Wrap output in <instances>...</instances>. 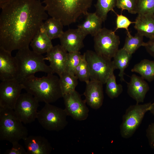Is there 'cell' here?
Returning a JSON list of instances; mask_svg holds the SVG:
<instances>
[{
    "mask_svg": "<svg viewBox=\"0 0 154 154\" xmlns=\"http://www.w3.org/2000/svg\"><path fill=\"white\" fill-rule=\"evenodd\" d=\"M0 47L11 52L28 47L48 16L40 0H11L0 5Z\"/></svg>",
    "mask_w": 154,
    "mask_h": 154,
    "instance_id": "6da1fadb",
    "label": "cell"
},
{
    "mask_svg": "<svg viewBox=\"0 0 154 154\" xmlns=\"http://www.w3.org/2000/svg\"><path fill=\"white\" fill-rule=\"evenodd\" d=\"M93 0H43L45 10L51 17L60 20L64 26L86 15Z\"/></svg>",
    "mask_w": 154,
    "mask_h": 154,
    "instance_id": "7a4b0ae2",
    "label": "cell"
},
{
    "mask_svg": "<svg viewBox=\"0 0 154 154\" xmlns=\"http://www.w3.org/2000/svg\"><path fill=\"white\" fill-rule=\"evenodd\" d=\"M22 83L24 89L39 102L50 104L63 97L59 78L53 73L40 78L31 76Z\"/></svg>",
    "mask_w": 154,
    "mask_h": 154,
    "instance_id": "3957f363",
    "label": "cell"
},
{
    "mask_svg": "<svg viewBox=\"0 0 154 154\" xmlns=\"http://www.w3.org/2000/svg\"><path fill=\"white\" fill-rule=\"evenodd\" d=\"M15 57L18 68L17 79L21 83L38 72L54 74L49 66L46 64L42 54L31 50L29 47L18 50Z\"/></svg>",
    "mask_w": 154,
    "mask_h": 154,
    "instance_id": "277c9868",
    "label": "cell"
},
{
    "mask_svg": "<svg viewBox=\"0 0 154 154\" xmlns=\"http://www.w3.org/2000/svg\"><path fill=\"white\" fill-rule=\"evenodd\" d=\"M15 114L13 109L0 107V139L12 143L24 140L28 130Z\"/></svg>",
    "mask_w": 154,
    "mask_h": 154,
    "instance_id": "5b68a950",
    "label": "cell"
},
{
    "mask_svg": "<svg viewBox=\"0 0 154 154\" xmlns=\"http://www.w3.org/2000/svg\"><path fill=\"white\" fill-rule=\"evenodd\" d=\"M67 116L64 109L50 103H45L38 111L37 119L45 129L58 131L64 129L68 124Z\"/></svg>",
    "mask_w": 154,
    "mask_h": 154,
    "instance_id": "8992f818",
    "label": "cell"
},
{
    "mask_svg": "<svg viewBox=\"0 0 154 154\" xmlns=\"http://www.w3.org/2000/svg\"><path fill=\"white\" fill-rule=\"evenodd\" d=\"M84 53L90 74V80L105 84L108 78L114 73L112 61L91 50H87Z\"/></svg>",
    "mask_w": 154,
    "mask_h": 154,
    "instance_id": "52a82bcc",
    "label": "cell"
},
{
    "mask_svg": "<svg viewBox=\"0 0 154 154\" xmlns=\"http://www.w3.org/2000/svg\"><path fill=\"white\" fill-rule=\"evenodd\" d=\"M151 103L137 104L130 106L122 117L120 125L121 136L124 138L131 137L141 123L146 113L149 111Z\"/></svg>",
    "mask_w": 154,
    "mask_h": 154,
    "instance_id": "ba28073f",
    "label": "cell"
},
{
    "mask_svg": "<svg viewBox=\"0 0 154 154\" xmlns=\"http://www.w3.org/2000/svg\"><path fill=\"white\" fill-rule=\"evenodd\" d=\"M94 37L95 52L111 60L119 49V37L114 31L103 28Z\"/></svg>",
    "mask_w": 154,
    "mask_h": 154,
    "instance_id": "9c48e42d",
    "label": "cell"
},
{
    "mask_svg": "<svg viewBox=\"0 0 154 154\" xmlns=\"http://www.w3.org/2000/svg\"><path fill=\"white\" fill-rule=\"evenodd\" d=\"M38 101L30 94H21L13 109L18 118L24 124L31 123L37 119Z\"/></svg>",
    "mask_w": 154,
    "mask_h": 154,
    "instance_id": "30bf717a",
    "label": "cell"
},
{
    "mask_svg": "<svg viewBox=\"0 0 154 154\" xmlns=\"http://www.w3.org/2000/svg\"><path fill=\"white\" fill-rule=\"evenodd\" d=\"M64 110L68 116L79 121L86 119L88 117L89 110L85 100H83L80 94L76 90L64 95L63 97Z\"/></svg>",
    "mask_w": 154,
    "mask_h": 154,
    "instance_id": "8fae6325",
    "label": "cell"
},
{
    "mask_svg": "<svg viewBox=\"0 0 154 154\" xmlns=\"http://www.w3.org/2000/svg\"><path fill=\"white\" fill-rule=\"evenodd\" d=\"M23 89L24 87L22 83L16 79L1 81L0 107L14 109Z\"/></svg>",
    "mask_w": 154,
    "mask_h": 154,
    "instance_id": "7c38bea8",
    "label": "cell"
},
{
    "mask_svg": "<svg viewBox=\"0 0 154 154\" xmlns=\"http://www.w3.org/2000/svg\"><path fill=\"white\" fill-rule=\"evenodd\" d=\"M11 52L0 47V80L1 81L17 79L18 64Z\"/></svg>",
    "mask_w": 154,
    "mask_h": 154,
    "instance_id": "4fadbf2b",
    "label": "cell"
},
{
    "mask_svg": "<svg viewBox=\"0 0 154 154\" xmlns=\"http://www.w3.org/2000/svg\"><path fill=\"white\" fill-rule=\"evenodd\" d=\"M86 36L78 28L69 29L59 38L60 44L68 52L79 51L84 46Z\"/></svg>",
    "mask_w": 154,
    "mask_h": 154,
    "instance_id": "5bb4252c",
    "label": "cell"
},
{
    "mask_svg": "<svg viewBox=\"0 0 154 154\" xmlns=\"http://www.w3.org/2000/svg\"><path fill=\"white\" fill-rule=\"evenodd\" d=\"M68 53L60 44H58L53 46L44 57V60L49 62V66L54 73L57 74L59 76L65 72Z\"/></svg>",
    "mask_w": 154,
    "mask_h": 154,
    "instance_id": "9a60e30c",
    "label": "cell"
},
{
    "mask_svg": "<svg viewBox=\"0 0 154 154\" xmlns=\"http://www.w3.org/2000/svg\"><path fill=\"white\" fill-rule=\"evenodd\" d=\"M86 84L84 95L86 103L92 108L98 109L103 102V84L98 81L91 80Z\"/></svg>",
    "mask_w": 154,
    "mask_h": 154,
    "instance_id": "2e32d148",
    "label": "cell"
},
{
    "mask_svg": "<svg viewBox=\"0 0 154 154\" xmlns=\"http://www.w3.org/2000/svg\"><path fill=\"white\" fill-rule=\"evenodd\" d=\"M127 84V93L136 102L137 104L143 102L147 92L149 89V85L141 76L133 74Z\"/></svg>",
    "mask_w": 154,
    "mask_h": 154,
    "instance_id": "e0dca14e",
    "label": "cell"
},
{
    "mask_svg": "<svg viewBox=\"0 0 154 154\" xmlns=\"http://www.w3.org/2000/svg\"><path fill=\"white\" fill-rule=\"evenodd\" d=\"M23 140L27 154H49L52 151L50 143L44 137L30 135Z\"/></svg>",
    "mask_w": 154,
    "mask_h": 154,
    "instance_id": "ac0fdd59",
    "label": "cell"
},
{
    "mask_svg": "<svg viewBox=\"0 0 154 154\" xmlns=\"http://www.w3.org/2000/svg\"><path fill=\"white\" fill-rule=\"evenodd\" d=\"M135 22L137 33L149 39L154 38V13L138 14Z\"/></svg>",
    "mask_w": 154,
    "mask_h": 154,
    "instance_id": "d6986e66",
    "label": "cell"
},
{
    "mask_svg": "<svg viewBox=\"0 0 154 154\" xmlns=\"http://www.w3.org/2000/svg\"><path fill=\"white\" fill-rule=\"evenodd\" d=\"M51 40L47 35L43 24L32 40L30 45L33 51L42 54L47 53L53 47Z\"/></svg>",
    "mask_w": 154,
    "mask_h": 154,
    "instance_id": "ffe728a7",
    "label": "cell"
},
{
    "mask_svg": "<svg viewBox=\"0 0 154 154\" xmlns=\"http://www.w3.org/2000/svg\"><path fill=\"white\" fill-rule=\"evenodd\" d=\"M86 15L84 21L77 28L86 36L90 35L94 37L102 29L103 22L95 12H88Z\"/></svg>",
    "mask_w": 154,
    "mask_h": 154,
    "instance_id": "44dd1931",
    "label": "cell"
},
{
    "mask_svg": "<svg viewBox=\"0 0 154 154\" xmlns=\"http://www.w3.org/2000/svg\"><path fill=\"white\" fill-rule=\"evenodd\" d=\"M132 55L122 48L118 50L113 58L112 62L114 68V70H119L118 76L121 82H126L124 78L125 74L124 70L129 65Z\"/></svg>",
    "mask_w": 154,
    "mask_h": 154,
    "instance_id": "7402d4cb",
    "label": "cell"
},
{
    "mask_svg": "<svg viewBox=\"0 0 154 154\" xmlns=\"http://www.w3.org/2000/svg\"><path fill=\"white\" fill-rule=\"evenodd\" d=\"M131 71L138 73L144 80L151 82L154 80V60H143L135 64Z\"/></svg>",
    "mask_w": 154,
    "mask_h": 154,
    "instance_id": "603a6c76",
    "label": "cell"
},
{
    "mask_svg": "<svg viewBox=\"0 0 154 154\" xmlns=\"http://www.w3.org/2000/svg\"><path fill=\"white\" fill-rule=\"evenodd\" d=\"M46 33L52 40L59 38L63 33V25L59 20L51 17L43 24Z\"/></svg>",
    "mask_w": 154,
    "mask_h": 154,
    "instance_id": "cb8c5ba5",
    "label": "cell"
},
{
    "mask_svg": "<svg viewBox=\"0 0 154 154\" xmlns=\"http://www.w3.org/2000/svg\"><path fill=\"white\" fill-rule=\"evenodd\" d=\"M143 36L137 32L134 36H132L130 32L127 33L122 48L132 55L140 47L145 46L146 42H143Z\"/></svg>",
    "mask_w": 154,
    "mask_h": 154,
    "instance_id": "d4e9b609",
    "label": "cell"
},
{
    "mask_svg": "<svg viewBox=\"0 0 154 154\" xmlns=\"http://www.w3.org/2000/svg\"><path fill=\"white\" fill-rule=\"evenodd\" d=\"M59 78L63 96L75 90L78 79L74 75L65 71L59 76Z\"/></svg>",
    "mask_w": 154,
    "mask_h": 154,
    "instance_id": "484cf974",
    "label": "cell"
},
{
    "mask_svg": "<svg viewBox=\"0 0 154 154\" xmlns=\"http://www.w3.org/2000/svg\"><path fill=\"white\" fill-rule=\"evenodd\" d=\"M117 0H97L95 5L96 13L103 22L106 19L108 14L110 11L114 12Z\"/></svg>",
    "mask_w": 154,
    "mask_h": 154,
    "instance_id": "4316f807",
    "label": "cell"
},
{
    "mask_svg": "<svg viewBox=\"0 0 154 154\" xmlns=\"http://www.w3.org/2000/svg\"><path fill=\"white\" fill-rule=\"evenodd\" d=\"M106 92L111 99L117 98L123 91L122 86L116 83V77L114 73L107 79L106 83Z\"/></svg>",
    "mask_w": 154,
    "mask_h": 154,
    "instance_id": "83f0119b",
    "label": "cell"
},
{
    "mask_svg": "<svg viewBox=\"0 0 154 154\" xmlns=\"http://www.w3.org/2000/svg\"><path fill=\"white\" fill-rule=\"evenodd\" d=\"M75 75L80 81L86 83L90 80V74L84 53L82 55L80 61L76 69Z\"/></svg>",
    "mask_w": 154,
    "mask_h": 154,
    "instance_id": "f1b7e54d",
    "label": "cell"
},
{
    "mask_svg": "<svg viewBox=\"0 0 154 154\" xmlns=\"http://www.w3.org/2000/svg\"><path fill=\"white\" fill-rule=\"evenodd\" d=\"M82 56L80 51L68 52L65 71L75 75L76 69L79 64Z\"/></svg>",
    "mask_w": 154,
    "mask_h": 154,
    "instance_id": "f546056e",
    "label": "cell"
},
{
    "mask_svg": "<svg viewBox=\"0 0 154 154\" xmlns=\"http://www.w3.org/2000/svg\"><path fill=\"white\" fill-rule=\"evenodd\" d=\"M138 14L154 13V0H136Z\"/></svg>",
    "mask_w": 154,
    "mask_h": 154,
    "instance_id": "4dcf8cb0",
    "label": "cell"
},
{
    "mask_svg": "<svg viewBox=\"0 0 154 154\" xmlns=\"http://www.w3.org/2000/svg\"><path fill=\"white\" fill-rule=\"evenodd\" d=\"M116 7L122 11L126 10L131 14L137 13L136 0H117Z\"/></svg>",
    "mask_w": 154,
    "mask_h": 154,
    "instance_id": "1f68e13d",
    "label": "cell"
},
{
    "mask_svg": "<svg viewBox=\"0 0 154 154\" xmlns=\"http://www.w3.org/2000/svg\"><path fill=\"white\" fill-rule=\"evenodd\" d=\"M114 12L116 13L115 11ZM116 13L117 15L116 28L114 31L115 32L118 29H123L126 30L127 33H129V27L131 24L135 23V22L131 21L127 17L121 14L119 15Z\"/></svg>",
    "mask_w": 154,
    "mask_h": 154,
    "instance_id": "d6a6232c",
    "label": "cell"
},
{
    "mask_svg": "<svg viewBox=\"0 0 154 154\" xmlns=\"http://www.w3.org/2000/svg\"><path fill=\"white\" fill-rule=\"evenodd\" d=\"M12 147L7 149L5 152L6 154H27V151L19 143V141H15L11 143Z\"/></svg>",
    "mask_w": 154,
    "mask_h": 154,
    "instance_id": "836d02e7",
    "label": "cell"
},
{
    "mask_svg": "<svg viewBox=\"0 0 154 154\" xmlns=\"http://www.w3.org/2000/svg\"><path fill=\"white\" fill-rule=\"evenodd\" d=\"M146 132L149 144L152 149H154V123L149 125Z\"/></svg>",
    "mask_w": 154,
    "mask_h": 154,
    "instance_id": "e575fe53",
    "label": "cell"
},
{
    "mask_svg": "<svg viewBox=\"0 0 154 154\" xmlns=\"http://www.w3.org/2000/svg\"><path fill=\"white\" fill-rule=\"evenodd\" d=\"M144 47L147 52L154 58V38L149 39Z\"/></svg>",
    "mask_w": 154,
    "mask_h": 154,
    "instance_id": "d590c367",
    "label": "cell"
},
{
    "mask_svg": "<svg viewBox=\"0 0 154 154\" xmlns=\"http://www.w3.org/2000/svg\"><path fill=\"white\" fill-rule=\"evenodd\" d=\"M149 111L153 115H154V103L151 104Z\"/></svg>",
    "mask_w": 154,
    "mask_h": 154,
    "instance_id": "8d00e7d4",
    "label": "cell"
},
{
    "mask_svg": "<svg viewBox=\"0 0 154 154\" xmlns=\"http://www.w3.org/2000/svg\"><path fill=\"white\" fill-rule=\"evenodd\" d=\"M11 0H0V5L8 2Z\"/></svg>",
    "mask_w": 154,
    "mask_h": 154,
    "instance_id": "74e56055",
    "label": "cell"
}]
</instances>
